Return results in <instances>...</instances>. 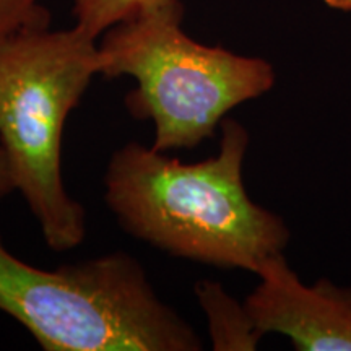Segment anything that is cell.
<instances>
[{
	"label": "cell",
	"instance_id": "6da1fadb",
	"mask_svg": "<svg viewBox=\"0 0 351 351\" xmlns=\"http://www.w3.org/2000/svg\"><path fill=\"white\" fill-rule=\"evenodd\" d=\"M249 134L223 121L218 155L186 165L130 142L112 153L104 200L124 231L169 256L257 274L283 252V219L249 199L243 165Z\"/></svg>",
	"mask_w": 351,
	"mask_h": 351
},
{
	"label": "cell",
	"instance_id": "7a4b0ae2",
	"mask_svg": "<svg viewBox=\"0 0 351 351\" xmlns=\"http://www.w3.org/2000/svg\"><path fill=\"white\" fill-rule=\"evenodd\" d=\"M96 75L98 41L77 26L0 38V147L44 241L59 252L86 236L85 208L64 184L62 138L69 114Z\"/></svg>",
	"mask_w": 351,
	"mask_h": 351
},
{
	"label": "cell",
	"instance_id": "3957f363",
	"mask_svg": "<svg viewBox=\"0 0 351 351\" xmlns=\"http://www.w3.org/2000/svg\"><path fill=\"white\" fill-rule=\"evenodd\" d=\"M0 311L46 351L202 350L127 252L43 270L13 256L0 236Z\"/></svg>",
	"mask_w": 351,
	"mask_h": 351
},
{
	"label": "cell",
	"instance_id": "277c9868",
	"mask_svg": "<svg viewBox=\"0 0 351 351\" xmlns=\"http://www.w3.org/2000/svg\"><path fill=\"white\" fill-rule=\"evenodd\" d=\"M182 2L145 12L101 36L99 75H129L125 96L134 117L152 121L160 152L186 150L212 137L228 111L258 98L275 83L258 57L205 46L182 29Z\"/></svg>",
	"mask_w": 351,
	"mask_h": 351
},
{
	"label": "cell",
	"instance_id": "5b68a950",
	"mask_svg": "<svg viewBox=\"0 0 351 351\" xmlns=\"http://www.w3.org/2000/svg\"><path fill=\"white\" fill-rule=\"evenodd\" d=\"M261 283L244 306L254 327L282 333L301 351H351V291L319 280L306 287L289 269L283 252L258 269Z\"/></svg>",
	"mask_w": 351,
	"mask_h": 351
},
{
	"label": "cell",
	"instance_id": "8992f818",
	"mask_svg": "<svg viewBox=\"0 0 351 351\" xmlns=\"http://www.w3.org/2000/svg\"><path fill=\"white\" fill-rule=\"evenodd\" d=\"M195 296L207 315L213 350H256L261 333L254 327L245 306L232 300L219 283L200 280Z\"/></svg>",
	"mask_w": 351,
	"mask_h": 351
},
{
	"label": "cell",
	"instance_id": "52a82bcc",
	"mask_svg": "<svg viewBox=\"0 0 351 351\" xmlns=\"http://www.w3.org/2000/svg\"><path fill=\"white\" fill-rule=\"evenodd\" d=\"M181 0H73L75 26L98 39L116 25Z\"/></svg>",
	"mask_w": 351,
	"mask_h": 351
},
{
	"label": "cell",
	"instance_id": "ba28073f",
	"mask_svg": "<svg viewBox=\"0 0 351 351\" xmlns=\"http://www.w3.org/2000/svg\"><path fill=\"white\" fill-rule=\"evenodd\" d=\"M43 0H0V38L23 29L51 26V13Z\"/></svg>",
	"mask_w": 351,
	"mask_h": 351
},
{
	"label": "cell",
	"instance_id": "9c48e42d",
	"mask_svg": "<svg viewBox=\"0 0 351 351\" xmlns=\"http://www.w3.org/2000/svg\"><path fill=\"white\" fill-rule=\"evenodd\" d=\"M13 191H16V186L15 181H13L10 165H8L5 152L0 147V200L5 199Z\"/></svg>",
	"mask_w": 351,
	"mask_h": 351
},
{
	"label": "cell",
	"instance_id": "30bf717a",
	"mask_svg": "<svg viewBox=\"0 0 351 351\" xmlns=\"http://www.w3.org/2000/svg\"><path fill=\"white\" fill-rule=\"evenodd\" d=\"M328 7L337 8V10L351 12V0H324Z\"/></svg>",
	"mask_w": 351,
	"mask_h": 351
}]
</instances>
